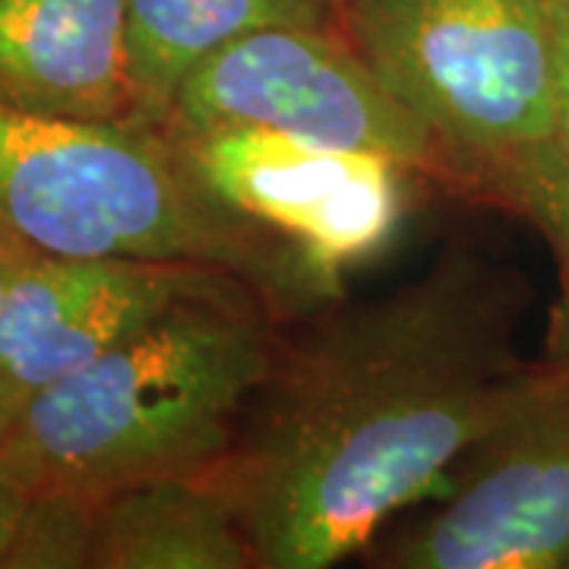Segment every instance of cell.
<instances>
[{
  "mask_svg": "<svg viewBox=\"0 0 569 569\" xmlns=\"http://www.w3.org/2000/svg\"><path fill=\"white\" fill-rule=\"evenodd\" d=\"M522 307V276L452 241L383 298L284 320L216 468L257 569L336 567L443 488L529 370Z\"/></svg>",
  "mask_w": 569,
  "mask_h": 569,
  "instance_id": "obj_1",
  "label": "cell"
},
{
  "mask_svg": "<svg viewBox=\"0 0 569 569\" xmlns=\"http://www.w3.org/2000/svg\"><path fill=\"white\" fill-rule=\"evenodd\" d=\"M282 317L234 282L187 298L99 361L29 396L3 459L86 500L222 466L272 365Z\"/></svg>",
  "mask_w": 569,
  "mask_h": 569,
  "instance_id": "obj_2",
  "label": "cell"
},
{
  "mask_svg": "<svg viewBox=\"0 0 569 569\" xmlns=\"http://www.w3.org/2000/svg\"><path fill=\"white\" fill-rule=\"evenodd\" d=\"M0 234L44 257L224 269L282 320L342 298L291 241L222 203L162 127L0 108Z\"/></svg>",
  "mask_w": 569,
  "mask_h": 569,
  "instance_id": "obj_3",
  "label": "cell"
},
{
  "mask_svg": "<svg viewBox=\"0 0 569 569\" xmlns=\"http://www.w3.org/2000/svg\"><path fill=\"white\" fill-rule=\"evenodd\" d=\"M342 29L456 168V193L557 146L550 0H346Z\"/></svg>",
  "mask_w": 569,
  "mask_h": 569,
  "instance_id": "obj_4",
  "label": "cell"
},
{
  "mask_svg": "<svg viewBox=\"0 0 569 569\" xmlns=\"http://www.w3.org/2000/svg\"><path fill=\"white\" fill-rule=\"evenodd\" d=\"M433 507L377 538L380 569H569V355L545 351Z\"/></svg>",
  "mask_w": 569,
  "mask_h": 569,
  "instance_id": "obj_5",
  "label": "cell"
},
{
  "mask_svg": "<svg viewBox=\"0 0 569 569\" xmlns=\"http://www.w3.org/2000/svg\"><path fill=\"white\" fill-rule=\"evenodd\" d=\"M269 130L399 162L456 190V168L342 26H272L224 44L181 82L162 130Z\"/></svg>",
  "mask_w": 569,
  "mask_h": 569,
  "instance_id": "obj_6",
  "label": "cell"
},
{
  "mask_svg": "<svg viewBox=\"0 0 569 569\" xmlns=\"http://www.w3.org/2000/svg\"><path fill=\"white\" fill-rule=\"evenodd\" d=\"M206 187L272 234L298 247L326 282L392 241L425 181L399 162L269 130L171 133Z\"/></svg>",
  "mask_w": 569,
  "mask_h": 569,
  "instance_id": "obj_7",
  "label": "cell"
},
{
  "mask_svg": "<svg viewBox=\"0 0 569 569\" xmlns=\"http://www.w3.org/2000/svg\"><path fill=\"white\" fill-rule=\"evenodd\" d=\"M234 282L244 279L200 263L36 253L0 307V377L32 396L99 361L187 298Z\"/></svg>",
  "mask_w": 569,
  "mask_h": 569,
  "instance_id": "obj_8",
  "label": "cell"
},
{
  "mask_svg": "<svg viewBox=\"0 0 569 569\" xmlns=\"http://www.w3.org/2000/svg\"><path fill=\"white\" fill-rule=\"evenodd\" d=\"M0 108L133 121L123 0H0Z\"/></svg>",
  "mask_w": 569,
  "mask_h": 569,
  "instance_id": "obj_9",
  "label": "cell"
},
{
  "mask_svg": "<svg viewBox=\"0 0 569 569\" xmlns=\"http://www.w3.org/2000/svg\"><path fill=\"white\" fill-rule=\"evenodd\" d=\"M92 569H257V553L212 468L102 497Z\"/></svg>",
  "mask_w": 569,
  "mask_h": 569,
  "instance_id": "obj_10",
  "label": "cell"
},
{
  "mask_svg": "<svg viewBox=\"0 0 569 569\" xmlns=\"http://www.w3.org/2000/svg\"><path fill=\"white\" fill-rule=\"evenodd\" d=\"M346 0H123L133 127H162L193 67L272 26H342Z\"/></svg>",
  "mask_w": 569,
  "mask_h": 569,
  "instance_id": "obj_11",
  "label": "cell"
},
{
  "mask_svg": "<svg viewBox=\"0 0 569 569\" xmlns=\"http://www.w3.org/2000/svg\"><path fill=\"white\" fill-rule=\"evenodd\" d=\"M466 197L526 219L569 272V156L557 146L481 171Z\"/></svg>",
  "mask_w": 569,
  "mask_h": 569,
  "instance_id": "obj_12",
  "label": "cell"
},
{
  "mask_svg": "<svg viewBox=\"0 0 569 569\" xmlns=\"http://www.w3.org/2000/svg\"><path fill=\"white\" fill-rule=\"evenodd\" d=\"M96 500L70 490H32L7 569H92Z\"/></svg>",
  "mask_w": 569,
  "mask_h": 569,
  "instance_id": "obj_13",
  "label": "cell"
},
{
  "mask_svg": "<svg viewBox=\"0 0 569 569\" xmlns=\"http://www.w3.org/2000/svg\"><path fill=\"white\" fill-rule=\"evenodd\" d=\"M29 500H32V488L26 485L20 471L0 456V569H7V557L17 545Z\"/></svg>",
  "mask_w": 569,
  "mask_h": 569,
  "instance_id": "obj_14",
  "label": "cell"
},
{
  "mask_svg": "<svg viewBox=\"0 0 569 569\" xmlns=\"http://www.w3.org/2000/svg\"><path fill=\"white\" fill-rule=\"evenodd\" d=\"M557 58V149L569 156V3L550 0Z\"/></svg>",
  "mask_w": 569,
  "mask_h": 569,
  "instance_id": "obj_15",
  "label": "cell"
},
{
  "mask_svg": "<svg viewBox=\"0 0 569 569\" xmlns=\"http://www.w3.org/2000/svg\"><path fill=\"white\" fill-rule=\"evenodd\" d=\"M545 351L550 355H569V272L560 269V291L557 301L550 305L548 317V342Z\"/></svg>",
  "mask_w": 569,
  "mask_h": 569,
  "instance_id": "obj_16",
  "label": "cell"
},
{
  "mask_svg": "<svg viewBox=\"0 0 569 569\" xmlns=\"http://www.w3.org/2000/svg\"><path fill=\"white\" fill-rule=\"evenodd\" d=\"M26 402H29V392L0 377V452L10 443L13 430L20 425V415L22 408H26Z\"/></svg>",
  "mask_w": 569,
  "mask_h": 569,
  "instance_id": "obj_17",
  "label": "cell"
},
{
  "mask_svg": "<svg viewBox=\"0 0 569 569\" xmlns=\"http://www.w3.org/2000/svg\"><path fill=\"white\" fill-rule=\"evenodd\" d=\"M32 257H36V253H32L29 247H22L20 241L0 234V307L7 301V291H10L13 279L20 276V269L29 263Z\"/></svg>",
  "mask_w": 569,
  "mask_h": 569,
  "instance_id": "obj_18",
  "label": "cell"
},
{
  "mask_svg": "<svg viewBox=\"0 0 569 569\" xmlns=\"http://www.w3.org/2000/svg\"><path fill=\"white\" fill-rule=\"evenodd\" d=\"M563 3H569V0H563Z\"/></svg>",
  "mask_w": 569,
  "mask_h": 569,
  "instance_id": "obj_19",
  "label": "cell"
}]
</instances>
